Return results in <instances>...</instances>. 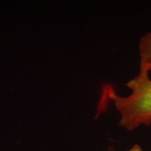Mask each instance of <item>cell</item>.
I'll use <instances>...</instances> for the list:
<instances>
[{
  "label": "cell",
  "mask_w": 151,
  "mask_h": 151,
  "mask_svg": "<svg viewBox=\"0 0 151 151\" xmlns=\"http://www.w3.org/2000/svg\"><path fill=\"white\" fill-rule=\"evenodd\" d=\"M125 86L131 92L127 96L117 94L110 85L102 87V93L97 113L106 103L112 101L120 114L119 125L128 131L141 125L151 124V65L140 64L139 71L134 78Z\"/></svg>",
  "instance_id": "1"
},
{
  "label": "cell",
  "mask_w": 151,
  "mask_h": 151,
  "mask_svg": "<svg viewBox=\"0 0 151 151\" xmlns=\"http://www.w3.org/2000/svg\"><path fill=\"white\" fill-rule=\"evenodd\" d=\"M140 64L151 65V32L141 37L138 45Z\"/></svg>",
  "instance_id": "2"
},
{
  "label": "cell",
  "mask_w": 151,
  "mask_h": 151,
  "mask_svg": "<svg viewBox=\"0 0 151 151\" xmlns=\"http://www.w3.org/2000/svg\"><path fill=\"white\" fill-rule=\"evenodd\" d=\"M127 151H142V148L139 144H135Z\"/></svg>",
  "instance_id": "3"
}]
</instances>
